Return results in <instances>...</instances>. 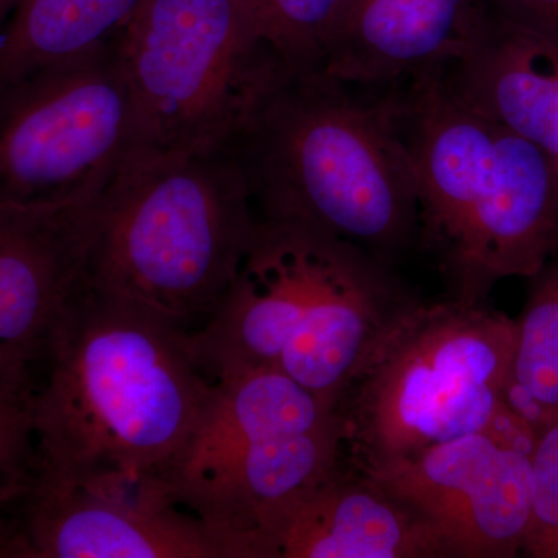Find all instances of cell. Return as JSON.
Listing matches in <instances>:
<instances>
[{"mask_svg": "<svg viewBox=\"0 0 558 558\" xmlns=\"http://www.w3.org/2000/svg\"><path fill=\"white\" fill-rule=\"evenodd\" d=\"M517 319L487 303L414 300L389 323L336 405L343 459L373 469L492 427Z\"/></svg>", "mask_w": 558, "mask_h": 558, "instance_id": "obj_7", "label": "cell"}, {"mask_svg": "<svg viewBox=\"0 0 558 558\" xmlns=\"http://www.w3.org/2000/svg\"><path fill=\"white\" fill-rule=\"evenodd\" d=\"M352 0H255L274 49L295 69H322Z\"/></svg>", "mask_w": 558, "mask_h": 558, "instance_id": "obj_19", "label": "cell"}, {"mask_svg": "<svg viewBox=\"0 0 558 558\" xmlns=\"http://www.w3.org/2000/svg\"><path fill=\"white\" fill-rule=\"evenodd\" d=\"M521 20L558 35V0H492Z\"/></svg>", "mask_w": 558, "mask_h": 558, "instance_id": "obj_21", "label": "cell"}, {"mask_svg": "<svg viewBox=\"0 0 558 558\" xmlns=\"http://www.w3.org/2000/svg\"><path fill=\"white\" fill-rule=\"evenodd\" d=\"M534 440L510 411L481 432L357 470L424 521L444 556L509 558L523 553L531 523Z\"/></svg>", "mask_w": 558, "mask_h": 558, "instance_id": "obj_10", "label": "cell"}, {"mask_svg": "<svg viewBox=\"0 0 558 558\" xmlns=\"http://www.w3.org/2000/svg\"><path fill=\"white\" fill-rule=\"evenodd\" d=\"M414 300L395 267L368 253L306 227L258 219L229 293L191 343L213 379L278 371L336 407Z\"/></svg>", "mask_w": 558, "mask_h": 558, "instance_id": "obj_4", "label": "cell"}, {"mask_svg": "<svg viewBox=\"0 0 558 558\" xmlns=\"http://www.w3.org/2000/svg\"><path fill=\"white\" fill-rule=\"evenodd\" d=\"M227 146L258 219L318 231L395 269L416 247V179L384 98L286 64Z\"/></svg>", "mask_w": 558, "mask_h": 558, "instance_id": "obj_3", "label": "cell"}, {"mask_svg": "<svg viewBox=\"0 0 558 558\" xmlns=\"http://www.w3.org/2000/svg\"><path fill=\"white\" fill-rule=\"evenodd\" d=\"M341 457L332 405L278 371H238L215 377L163 486L227 558H277L282 532Z\"/></svg>", "mask_w": 558, "mask_h": 558, "instance_id": "obj_6", "label": "cell"}, {"mask_svg": "<svg viewBox=\"0 0 558 558\" xmlns=\"http://www.w3.org/2000/svg\"><path fill=\"white\" fill-rule=\"evenodd\" d=\"M470 108L558 157V35L483 0L464 47L436 70Z\"/></svg>", "mask_w": 558, "mask_h": 558, "instance_id": "obj_13", "label": "cell"}, {"mask_svg": "<svg viewBox=\"0 0 558 558\" xmlns=\"http://www.w3.org/2000/svg\"><path fill=\"white\" fill-rule=\"evenodd\" d=\"M432 529L341 457L296 510L277 558H438Z\"/></svg>", "mask_w": 558, "mask_h": 558, "instance_id": "obj_15", "label": "cell"}, {"mask_svg": "<svg viewBox=\"0 0 558 558\" xmlns=\"http://www.w3.org/2000/svg\"><path fill=\"white\" fill-rule=\"evenodd\" d=\"M100 193L43 207L0 205V368L35 379L86 275Z\"/></svg>", "mask_w": 558, "mask_h": 558, "instance_id": "obj_12", "label": "cell"}, {"mask_svg": "<svg viewBox=\"0 0 558 558\" xmlns=\"http://www.w3.org/2000/svg\"><path fill=\"white\" fill-rule=\"evenodd\" d=\"M36 472L35 379L0 368V558L7 517L32 487Z\"/></svg>", "mask_w": 558, "mask_h": 558, "instance_id": "obj_18", "label": "cell"}, {"mask_svg": "<svg viewBox=\"0 0 558 558\" xmlns=\"http://www.w3.org/2000/svg\"><path fill=\"white\" fill-rule=\"evenodd\" d=\"M391 87L389 117L416 179L417 247L450 299L487 303L558 252V157L483 116L438 73Z\"/></svg>", "mask_w": 558, "mask_h": 558, "instance_id": "obj_2", "label": "cell"}, {"mask_svg": "<svg viewBox=\"0 0 558 558\" xmlns=\"http://www.w3.org/2000/svg\"><path fill=\"white\" fill-rule=\"evenodd\" d=\"M483 0H352L319 70L352 87L428 75L464 47Z\"/></svg>", "mask_w": 558, "mask_h": 558, "instance_id": "obj_14", "label": "cell"}, {"mask_svg": "<svg viewBox=\"0 0 558 558\" xmlns=\"http://www.w3.org/2000/svg\"><path fill=\"white\" fill-rule=\"evenodd\" d=\"M213 384L189 330L84 277L35 374L36 476L101 488L163 484Z\"/></svg>", "mask_w": 558, "mask_h": 558, "instance_id": "obj_1", "label": "cell"}, {"mask_svg": "<svg viewBox=\"0 0 558 558\" xmlns=\"http://www.w3.org/2000/svg\"><path fill=\"white\" fill-rule=\"evenodd\" d=\"M140 148L119 35L0 83V205L43 207L105 189Z\"/></svg>", "mask_w": 558, "mask_h": 558, "instance_id": "obj_9", "label": "cell"}, {"mask_svg": "<svg viewBox=\"0 0 558 558\" xmlns=\"http://www.w3.org/2000/svg\"><path fill=\"white\" fill-rule=\"evenodd\" d=\"M531 462L532 513L523 553L558 558V418L535 435Z\"/></svg>", "mask_w": 558, "mask_h": 558, "instance_id": "obj_20", "label": "cell"}, {"mask_svg": "<svg viewBox=\"0 0 558 558\" xmlns=\"http://www.w3.org/2000/svg\"><path fill=\"white\" fill-rule=\"evenodd\" d=\"M143 0H21L0 33V83L109 43Z\"/></svg>", "mask_w": 558, "mask_h": 558, "instance_id": "obj_16", "label": "cell"}, {"mask_svg": "<svg viewBox=\"0 0 558 558\" xmlns=\"http://www.w3.org/2000/svg\"><path fill=\"white\" fill-rule=\"evenodd\" d=\"M119 46L145 149L222 148L286 65L255 0H143Z\"/></svg>", "mask_w": 558, "mask_h": 558, "instance_id": "obj_8", "label": "cell"}, {"mask_svg": "<svg viewBox=\"0 0 558 558\" xmlns=\"http://www.w3.org/2000/svg\"><path fill=\"white\" fill-rule=\"evenodd\" d=\"M505 399L534 435L558 418V270L539 281L517 319Z\"/></svg>", "mask_w": 558, "mask_h": 558, "instance_id": "obj_17", "label": "cell"}, {"mask_svg": "<svg viewBox=\"0 0 558 558\" xmlns=\"http://www.w3.org/2000/svg\"><path fill=\"white\" fill-rule=\"evenodd\" d=\"M2 558H227L161 483L98 488L35 476L7 517Z\"/></svg>", "mask_w": 558, "mask_h": 558, "instance_id": "obj_11", "label": "cell"}, {"mask_svg": "<svg viewBox=\"0 0 558 558\" xmlns=\"http://www.w3.org/2000/svg\"><path fill=\"white\" fill-rule=\"evenodd\" d=\"M256 227L229 146L135 149L98 196L84 277L196 332L229 293Z\"/></svg>", "mask_w": 558, "mask_h": 558, "instance_id": "obj_5", "label": "cell"}, {"mask_svg": "<svg viewBox=\"0 0 558 558\" xmlns=\"http://www.w3.org/2000/svg\"><path fill=\"white\" fill-rule=\"evenodd\" d=\"M20 2L21 0H0V33L5 28L7 22L10 21L11 14Z\"/></svg>", "mask_w": 558, "mask_h": 558, "instance_id": "obj_22", "label": "cell"}]
</instances>
